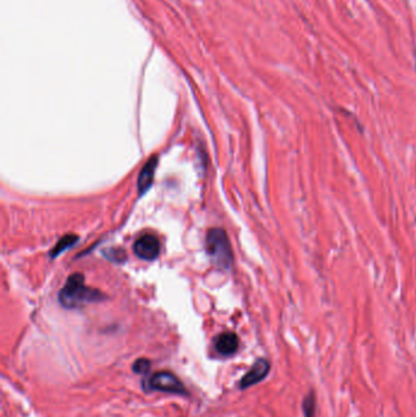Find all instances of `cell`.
I'll list each match as a JSON object with an SVG mask.
<instances>
[{"label": "cell", "mask_w": 416, "mask_h": 417, "mask_svg": "<svg viewBox=\"0 0 416 417\" xmlns=\"http://www.w3.org/2000/svg\"><path fill=\"white\" fill-rule=\"evenodd\" d=\"M104 295L95 289L84 286V278L81 273H73L67 278L64 288L59 294L61 305L66 309L81 308L84 304L100 300Z\"/></svg>", "instance_id": "cell-1"}, {"label": "cell", "mask_w": 416, "mask_h": 417, "mask_svg": "<svg viewBox=\"0 0 416 417\" xmlns=\"http://www.w3.org/2000/svg\"><path fill=\"white\" fill-rule=\"evenodd\" d=\"M206 250L214 262L220 267L228 269L232 264V250L226 232L221 228H213L206 235Z\"/></svg>", "instance_id": "cell-2"}, {"label": "cell", "mask_w": 416, "mask_h": 417, "mask_svg": "<svg viewBox=\"0 0 416 417\" xmlns=\"http://www.w3.org/2000/svg\"><path fill=\"white\" fill-rule=\"evenodd\" d=\"M146 388L151 391H159L165 393H173V394H186V387L179 381L177 376L167 371H160L154 373L148 382Z\"/></svg>", "instance_id": "cell-3"}, {"label": "cell", "mask_w": 416, "mask_h": 417, "mask_svg": "<svg viewBox=\"0 0 416 417\" xmlns=\"http://www.w3.org/2000/svg\"><path fill=\"white\" fill-rule=\"evenodd\" d=\"M135 254L143 260H154L159 256L160 242L153 234H144L135 243Z\"/></svg>", "instance_id": "cell-4"}, {"label": "cell", "mask_w": 416, "mask_h": 417, "mask_svg": "<svg viewBox=\"0 0 416 417\" xmlns=\"http://www.w3.org/2000/svg\"><path fill=\"white\" fill-rule=\"evenodd\" d=\"M269 372H270V362L266 359H259L253 365L248 372L243 376L239 387L242 389L249 388V387L262 382L269 375Z\"/></svg>", "instance_id": "cell-5"}, {"label": "cell", "mask_w": 416, "mask_h": 417, "mask_svg": "<svg viewBox=\"0 0 416 417\" xmlns=\"http://www.w3.org/2000/svg\"><path fill=\"white\" fill-rule=\"evenodd\" d=\"M239 339L236 333L225 332L221 333L219 337L215 339V348L217 353L224 356H231L238 350Z\"/></svg>", "instance_id": "cell-6"}, {"label": "cell", "mask_w": 416, "mask_h": 417, "mask_svg": "<svg viewBox=\"0 0 416 417\" xmlns=\"http://www.w3.org/2000/svg\"><path fill=\"white\" fill-rule=\"evenodd\" d=\"M157 159L154 156L143 166L142 171L139 173V180H138V191H139V194L145 193L149 189V187L151 186V183H153Z\"/></svg>", "instance_id": "cell-7"}, {"label": "cell", "mask_w": 416, "mask_h": 417, "mask_svg": "<svg viewBox=\"0 0 416 417\" xmlns=\"http://www.w3.org/2000/svg\"><path fill=\"white\" fill-rule=\"evenodd\" d=\"M76 242H77V237H76V235H73V234L65 235V237H62L61 239L59 240L58 244L54 246L53 251H51V258H55V256H58L59 254H61L62 251L66 250L67 248L72 246Z\"/></svg>", "instance_id": "cell-8"}, {"label": "cell", "mask_w": 416, "mask_h": 417, "mask_svg": "<svg viewBox=\"0 0 416 417\" xmlns=\"http://www.w3.org/2000/svg\"><path fill=\"white\" fill-rule=\"evenodd\" d=\"M303 414L304 417H315V414H316V397H315V393L312 391L304 398Z\"/></svg>", "instance_id": "cell-9"}, {"label": "cell", "mask_w": 416, "mask_h": 417, "mask_svg": "<svg viewBox=\"0 0 416 417\" xmlns=\"http://www.w3.org/2000/svg\"><path fill=\"white\" fill-rule=\"evenodd\" d=\"M132 368L136 373L144 375V373H146L150 370V361H149L148 359H138L137 361L133 364Z\"/></svg>", "instance_id": "cell-10"}]
</instances>
